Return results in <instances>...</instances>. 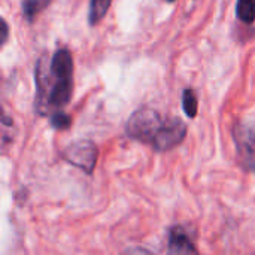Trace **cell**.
<instances>
[{"instance_id":"cell-3","label":"cell","mask_w":255,"mask_h":255,"mask_svg":"<svg viewBox=\"0 0 255 255\" xmlns=\"http://www.w3.org/2000/svg\"><path fill=\"white\" fill-rule=\"evenodd\" d=\"M63 155L67 163L91 175L97 163L99 151H97V146L91 140H78V142L70 143L64 149Z\"/></svg>"},{"instance_id":"cell-11","label":"cell","mask_w":255,"mask_h":255,"mask_svg":"<svg viewBox=\"0 0 255 255\" xmlns=\"http://www.w3.org/2000/svg\"><path fill=\"white\" fill-rule=\"evenodd\" d=\"M167 1H170V3H173V1H175V0H167Z\"/></svg>"},{"instance_id":"cell-6","label":"cell","mask_w":255,"mask_h":255,"mask_svg":"<svg viewBox=\"0 0 255 255\" xmlns=\"http://www.w3.org/2000/svg\"><path fill=\"white\" fill-rule=\"evenodd\" d=\"M112 0H91L90 1V13H88V19L91 25L99 24L103 16L106 15L109 6H111Z\"/></svg>"},{"instance_id":"cell-5","label":"cell","mask_w":255,"mask_h":255,"mask_svg":"<svg viewBox=\"0 0 255 255\" xmlns=\"http://www.w3.org/2000/svg\"><path fill=\"white\" fill-rule=\"evenodd\" d=\"M52 0H22L21 3V10H22V15L24 18L31 22L45 7L49 6Z\"/></svg>"},{"instance_id":"cell-9","label":"cell","mask_w":255,"mask_h":255,"mask_svg":"<svg viewBox=\"0 0 255 255\" xmlns=\"http://www.w3.org/2000/svg\"><path fill=\"white\" fill-rule=\"evenodd\" d=\"M49 123H51V127L55 128V130H67L70 127V124H72V118L67 114L58 111V112H54L51 115Z\"/></svg>"},{"instance_id":"cell-2","label":"cell","mask_w":255,"mask_h":255,"mask_svg":"<svg viewBox=\"0 0 255 255\" xmlns=\"http://www.w3.org/2000/svg\"><path fill=\"white\" fill-rule=\"evenodd\" d=\"M233 140L239 163L255 173V126L238 123L233 127Z\"/></svg>"},{"instance_id":"cell-1","label":"cell","mask_w":255,"mask_h":255,"mask_svg":"<svg viewBox=\"0 0 255 255\" xmlns=\"http://www.w3.org/2000/svg\"><path fill=\"white\" fill-rule=\"evenodd\" d=\"M126 131L128 137L148 143L158 152H164L184 142L187 126L176 117H163L155 109L142 108L128 118Z\"/></svg>"},{"instance_id":"cell-10","label":"cell","mask_w":255,"mask_h":255,"mask_svg":"<svg viewBox=\"0 0 255 255\" xmlns=\"http://www.w3.org/2000/svg\"><path fill=\"white\" fill-rule=\"evenodd\" d=\"M7 33H9V30H7V24H6V21H4V19H1V45H4V43H6V40H7Z\"/></svg>"},{"instance_id":"cell-4","label":"cell","mask_w":255,"mask_h":255,"mask_svg":"<svg viewBox=\"0 0 255 255\" xmlns=\"http://www.w3.org/2000/svg\"><path fill=\"white\" fill-rule=\"evenodd\" d=\"M169 253L170 254H197V250L190 235L182 227H173L169 233Z\"/></svg>"},{"instance_id":"cell-8","label":"cell","mask_w":255,"mask_h":255,"mask_svg":"<svg viewBox=\"0 0 255 255\" xmlns=\"http://www.w3.org/2000/svg\"><path fill=\"white\" fill-rule=\"evenodd\" d=\"M182 108H184L187 117L194 118L197 115V108H199L197 97H196V93L191 88L185 90L184 94H182Z\"/></svg>"},{"instance_id":"cell-7","label":"cell","mask_w":255,"mask_h":255,"mask_svg":"<svg viewBox=\"0 0 255 255\" xmlns=\"http://www.w3.org/2000/svg\"><path fill=\"white\" fill-rule=\"evenodd\" d=\"M236 15L242 22L253 24L255 21V0H238Z\"/></svg>"}]
</instances>
